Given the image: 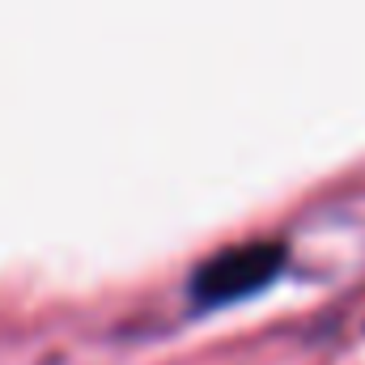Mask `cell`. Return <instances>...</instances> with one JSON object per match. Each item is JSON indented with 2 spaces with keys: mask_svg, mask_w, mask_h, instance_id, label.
Returning <instances> with one entry per match:
<instances>
[{
  "mask_svg": "<svg viewBox=\"0 0 365 365\" xmlns=\"http://www.w3.org/2000/svg\"><path fill=\"white\" fill-rule=\"evenodd\" d=\"M276 255H280V247H268V242H259V247H225L217 259H208V268H204V280H208V289H238V280H259L264 272H272Z\"/></svg>",
  "mask_w": 365,
  "mask_h": 365,
  "instance_id": "6da1fadb",
  "label": "cell"
}]
</instances>
